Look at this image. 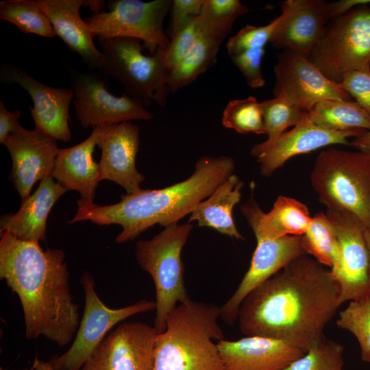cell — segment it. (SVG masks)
I'll use <instances>...</instances> for the list:
<instances>
[{
  "label": "cell",
  "instance_id": "5",
  "mask_svg": "<svg viewBox=\"0 0 370 370\" xmlns=\"http://www.w3.org/2000/svg\"><path fill=\"white\" fill-rule=\"evenodd\" d=\"M312 187L327 212L348 213L370 230V155L329 148L319 153Z\"/></svg>",
  "mask_w": 370,
  "mask_h": 370
},
{
  "label": "cell",
  "instance_id": "7",
  "mask_svg": "<svg viewBox=\"0 0 370 370\" xmlns=\"http://www.w3.org/2000/svg\"><path fill=\"white\" fill-rule=\"evenodd\" d=\"M102 58L97 71L120 84L127 95L145 106H163L170 71L156 52L145 55L142 41L132 38L98 39Z\"/></svg>",
  "mask_w": 370,
  "mask_h": 370
},
{
  "label": "cell",
  "instance_id": "15",
  "mask_svg": "<svg viewBox=\"0 0 370 370\" xmlns=\"http://www.w3.org/2000/svg\"><path fill=\"white\" fill-rule=\"evenodd\" d=\"M57 141L36 129L20 125L3 143L12 162L9 178L22 201L30 195L38 181L51 176L60 149Z\"/></svg>",
  "mask_w": 370,
  "mask_h": 370
},
{
  "label": "cell",
  "instance_id": "38",
  "mask_svg": "<svg viewBox=\"0 0 370 370\" xmlns=\"http://www.w3.org/2000/svg\"><path fill=\"white\" fill-rule=\"evenodd\" d=\"M265 53L264 48L249 49L230 56L233 64L243 75L248 86L258 88L264 86L265 79L261 70V63Z\"/></svg>",
  "mask_w": 370,
  "mask_h": 370
},
{
  "label": "cell",
  "instance_id": "26",
  "mask_svg": "<svg viewBox=\"0 0 370 370\" xmlns=\"http://www.w3.org/2000/svg\"><path fill=\"white\" fill-rule=\"evenodd\" d=\"M243 182L234 173L229 176L191 212L188 223L197 221L200 227H209L236 240H243L232 215L240 201Z\"/></svg>",
  "mask_w": 370,
  "mask_h": 370
},
{
  "label": "cell",
  "instance_id": "24",
  "mask_svg": "<svg viewBox=\"0 0 370 370\" xmlns=\"http://www.w3.org/2000/svg\"><path fill=\"white\" fill-rule=\"evenodd\" d=\"M251 197L241 206V212L256 238L301 236L306 232L312 221L307 206L295 199L279 196L272 209L265 213L254 198V183L251 184Z\"/></svg>",
  "mask_w": 370,
  "mask_h": 370
},
{
  "label": "cell",
  "instance_id": "36",
  "mask_svg": "<svg viewBox=\"0 0 370 370\" xmlns=\"http://www.w3.org/2000/svg\"><path fill=\"white\" fill-rule=\"evenodd\" d=\"M202 32L199 15L175 36L167 49L158 48L156 51L164 67L171 71L193 49Z\"/></svg>",
  "mask_w": 370,
  "mask_h": 370
},
{
  "label": "cell",
  "instance_id": "35",
  "mask_svg": "<svg viewBox=\"0 0 370 370\" xmlns=\"http://www.w3.org/2000/svg\"><path fill=\"white\" fill-rule=\"evenodd\" d=\"M344 346L325 337L285 370H343Z\"/></svg>",
  "mask_w": 370,
  "mask_h": 370
},
{
  "label": "cell",
  "instance_id": "40",
  "mask_svg": "<svg viewBox=\"0 0 370 370\" xmlns=\"http://www.w3.org/2000/svg\"><path fill=\"white\" fill-rule=\"evenodd\" d=\"M204 0H173L171 7V38H173L202 10Z\"/></svg>",
  "mask_w": 370,
  "mask_h": 370
},
{
  "label": "cell",
  "instance_id": "23",
  "mask_svg": "<svg viewBox=\"0 0 370 370\" xmlns=\"http://www.w3.org/2000/svg\"><path fill=\"white\" fill-rule=\"evenodd\" d=\"M49 18L56 36L77 53L90 70H97L101 51L94 45L88 24L80 16L81 7L89 6L86 0H36Z\"/></svg>",
  "mask_w": 370,
  "mask_h": 370
},
{
  "label": "cell",
  "instance_id": "45",
  "mask_svg": "<svg viewBox=\"0 0 370 370\" xmlns=\"http://www.w3.org/2000/svg\"><path fill=\"white\" fill-rule=\"evenodd\" d=\"M0 370H5L4 369H3L2 367L0 368Z\"/></svg>",
  "mask_w": 370,
  "mask_h": 370
},
{
  "label": "cell",
  "instance_id": "6",
  "mask_svg": "<svg viewBox=\"0 0 370 370\" xmlns=\"http://www.w3.org/2000/svg\"><path fill=\"white\" fill-rule=\"evenodd\" d=\"M193 225L173 223L147 241L136 243V259L140 267L151 276L156 291L157 334L165 330L169 314L180 303L189 299L185 287L184 267L181 258Z\"/></svg>",
  "mask_w": 370,
  "mask_h": 370
},
{
  "label": "cell",
  "instance_id": "39",
  "mask_svg": "<svg viewBox=\"0 0 370 370\" xmlns=\"http://www.w3.org/2000/svg\"><path fill=\"white\" fill-rule=\"evenodd\" d=\"M338 86L370 114V67L348 73Z\"/></svg>",
  "mask_w": 370,
  "mask_h": 370
},
{
  "label": "cell",
  "instance_id": "12",
  "mask_svg": "<svg viewBox=\"0 0 370 370\" xmlns=\"http://www.w3.org/2000/svg\"><path fill=\"white\" fill-rule=\"evenodd\" d=\"M335 229L338 259L330 269L339 289V304L370 297V258L365 229L348 213L326 212Z\"/></svg>",
  "mask_w": 370,
  "mask_h": 370
},
{
  "label": "cell",
  "instance_id": "3",
  "mask_svg": "<svg viewBox=\"0 0 370 370\" xmlns=\"http://www.w3.org/2000/svg\"><path fill=\"white\" fill-rule=\"evenodd\" d=\"M187 179L161 189H140L123 195L116 204L99 206L77 201L78 209L69 223L90 221L99 225H120L116 242L132 241L156 224L164 227L178 221L208 197L229 176L235 164L231 157L204 156Z\"/></svg>",
  "mask_w": 370,
  "mask_h": 370
},
{
  "label": "cell",
  "instance_id": "10",
  "mask_svg": "<svg viewBox=\"0 0 370 370\" xmlns=\"http://www.w3.org/2000/svg\"><path fill=\"white\" fill-rule=\"evenodd\" d=\"M80 283L84 293L83 315L69 349L49 360L57 370H79L114 325L133 315L156 309L155 301L147 299L110 308L99 297L90 273L84 272Z\"/></svg>",
  "mask_w": 370,
  "mask_h": 370
},
{
  "label": "cell",
  "instance_id": "27",
  "mask_svg": "<svg viewBox=\"0 0 370 370\" xmlns=\"http://www.w3.org/2000/svg\"><path fill=\"white\" fill-rule=\"evenodd\" d=\"M308 115L315 125L331 131L370 130V114L350 99L322 101Z\"/></svg>",
  "mask_w": 370,
  "mask_h": 370
},
{
  "label": "cell",
  "instance_id": "32",
  "mask_svg": "<svg viewBox=\"0 0 370 370\" xmlns=\"http://www.w3.org/2000/svg\"><path fill=\"white\" fill-rule=\"evenodd\" d=\"M248 12L238 0H204L199 14L202 30L223 41L236 19Z\"/></svg>",
  "mask_w": 370,
  "mask_h": 370
},
{
  "label": "cell",
  "instance_id": "4",
  "mask_svg": "<svg viewBox=\"0 0 370 370\" xmlns=\"http://www.w3.org/2000/svg\"><path fill=\"white\" fill-rule=\"evenodd\" d=\"M220 315L221 306L190 298L177 304L156 336L153 370H223L214 342L224 338Z\"/></svg>",
  "mask_w": 370,
  "mask_h": 370
},
{
  "label": "cell",
  "instance_id": "16",
  "mask_svg": "<svg viewBox=\"0 0 370 370\" xmlns=\"http://www.w3.org/2000/svg\"><path fill=\"white\" fill-rule=\"evenodd\" d=\"M0 79L4 84H18L29 93L34 103L29 109L36 130L56 140H71L69 106L74 97L71 88L49 86L10 65L1 68Z\"/></svg>",
  "mask_w": 370,
  "mask_h": 370
},
{
  "label": "cell",
  "instance_id": "21",
  "mask_svg": "<svg viewBox=\"0 0 370 370\" xmlns=\"http://www.w3.org/2000/svg\"><path fill=\"white\" fill-rule=\"evenodd\" d=\"M223 370H285L306 351L286 341L258 336L217 341Z\"/></svg>",
  "mask_w": 370,
  "mask_h": 370
},
{
  "label": "cell",
  "instance_id": "17",
  "mask_svg": "<svg viewBox=\"0 0 370 370\" xmlns=\"http://www.w3.org/2000/svg\"><path fill=\"white\" fill-rule=\"evenodd\" d=\"M257 245L249 267L233 295L221 306L220 318L227 324L237 321L238 312L247 295L293 260L307 255L301 236L278 238H256Z\"/></svg>",
  "mask_w": 370,
  "mask_h": 370
},
{
  "label": "cell",
  "instance_id": "25",
  "mask_svg": "<svg viewBox=\"0 0 370 370\" xmlns=\"http://www.w3.org/2000/svg\"><path fill=\"white\" fill-rule=\"evenodd\" d=\"M66 191L51 176L44 178L36 190L22 201L16 213L1 217L0 232H8L22 241H45L49 214Z\"/></svg>",
  "mask_w": 370,
  "mask_h": 370
},
{
  "label": "cell",
  "instance_id": "1",
  "mask_svg": "<svg viewBox=\"0 0 370 370\" xmlns=\"http://www.w3.org/2000/svg\"><path fill=\"white\" fill-rule=\"evenodd\" d=\"M338 299L330 269L301 256L247 295L238 312V327L245 336L282 340L307 352L325 337Z\"/></svg>",
  "mask_w": 370,
  "mask_h": 370
},
{
  "label": "cell",
  "instance_id": "31",
  "mask_svg": "<svg viewBox=\"0 0 370 370\" xmlns=\"http://www.w3.org/2000/svg\"><path fill=\"white\" fill-rule=\"evenodd\" d=\"M260 105L267 135L265 141L257 144L261 147L272 145L288 127L296 126L308 114L284 95L261 101Z\"/></svg>",
  "mask_w": 370,
  "mask_h": 370
},
{
  "label": "cell",
  "instance_id": "42",
  "mask_svg": "<svg viewBox=\"0 0 370 370\" xmlns=\"http://www.w3.org/2000/svg\"><path fill=\"white\" fill-rule=\"evenodd\" d=\"M350 145L360 151L370 155V130L365 131L362 134L354 138L350 142Z\"/></svg>",
  "mask_w": 370,
  "mask_h": 370
},
{
  "label": "cell",
  "instance_id": "20",
  "mask_svg": "<svg viewBox=\"0 0 370 370\" xmlns=\"http://www.w3.org/2000/svg\"><path fill=\"white\" fill-rule=\"evenodd\" d=\"M283 19L270 43L308 57L332 18V3L287 0L281 5Z\"/></svg>",
  "mask_w": 370,
  "mask_h": 370
},
{
  "label": "cell",
  "instance_id": "30",
  "mask_svg": "<svg viewBox=\"0 0 370 370\" xmlns=\"http://www.w3.org/2000/svg\"><path fill=\"white\" fill-rule=\"evenodd\" d=\"M0 19L14 24L25 34L46 38L56 36L51 21L36 0L1 1Z\"/></svg>",
  "mask_w": 370,
  "mask_h": 370
},
{
  "label": "cell",
  "instance_id": "9",
  "mask_svg": "<svg viewBox=\"0 0 370 370\" xmlns=\"http://www.w3.org/2000/svg\"><path fill=\"white\" fill-rule=\"evenodd\" d=\"M173 1L116 0L108 3V12H93L85 21L98 39L132 38L145 42L151 53L170 45L164 21Z\"/></svg>",
  "mask_w": 370,
  "mask_h": 370
},
{
  "label": "cell",
  "instance_id": "2",
  "mask_svg": "<svg viewBox=\"0 0 370 370\" xmlns=\"http://www.w3.org/2000/svg\"><path fill=\"white\" fill-rule=\"evenodd\" d=\"M0 278L19 298L27 339L43 336L63 347L74 338L80 321L62 249L1 232Z\"/></svg>",
  "mask_w": 370,
  "mask_h": 370
},
{
  "label": "cell",
  "instance_id": "11",
  "mask_svg": "<svg viewBox=\"0 0 370 370\" xmlns=\"http://www.w3.org/2000/svg\"><path fill=\"white\" fill-rule=\"evenodd\" d=\"M71 75L73 105L84 128L153 119V114L140 100L126 93L122 96L111 94L107 77L99 72L72 71Z\"/></svg>",
  "mask_w": 370,
  "mask_h": 370
},
{
  "label": "cell",
  "instance_id": "34",
  "mask_svg": "<svg viewBox=\"0 0 370 370\" xmlns=\"http://www.w3.org/2000/svg\"><path fill=\"white\" fill-rule=\"evenodd\" d=\"M337 326L353 334L360 349L361 359L370 363V297L349 301L339 312Z\"/></svg>",
  "mask_w": 370,
  "mask_h": 370
},
{
  "label": "cell",
  "instance_id": "37",
  "mask_svg": "<svg viewBox=\"0 0 370 370\" xmlns=\"http://www.w3.org/2000/svg\"><path fill=\"white\" fill-rule=\"evenodd\" d=\"M283 19V14L265 25H247L239 30L227 42L226 48L230 56L247 50L264 48Z\"/></svg>",
  "mask_w": 370,
  "mask_h": 370
},
{
  "label": "cell",
  "instance_id": "44",
  "mask_svg": "<svg viewBox=\"0 0 370 370\" xmlns=\"http://www.w3.org/2000/svg\"><path fill=\"white\" fill-rule=\"evenodd\" d=\"M365 238L368 247L370 258V230L365 231Z\"/></svg>",
  "mask_w": 370,
  "mask_h": 370
},
{
  "label": "cell",
  "instance_id": "41",
  "mask_svg": "<svg viewBox=\"0 0 370 370\" xmlns=\"http://www.w3.org/2000/svg\"><path fill=\"white\" fill-rule=\"evenodd\" d=\"M21 110L9 111L3 101H0V143H3L20 124Z\"/></svg>",
  "mask_w": 370,
  "mask_h": 370
},
{
  "label": "cell",
  "instance_id": "29",
  "mask_svg": "<svg viewBox=\"0 0 370 370\" xmlns=\"http://www.w3.org/2000/svg\"><path fill=\"white\" fill-rule=\"evenodd\" d=\"M306 254L325 267L332 269L338 259V241L335 229L328 215L318 212L312 217L306 232L301 235Z\"/></svg>",
  "mask_w": 370,
  "mask_h": 370
},
{
  "label": "cell",
  "instance_id": "28",
  "mask_svg": "<svg viewBox=\"0 0 370 370\" xmlns=\"http://www.w3.org/2000/svg\"><path fill=\"white\" fill-rule=\"evenodd\" d=\"M223 41L202 30L191 52L169 73V90L175 91L195 81L217 60Z\"/></svg>",
  "mask_w": 370,
  "mask_h": 370
},
{
  "label": "cell",
  "instance_id": "13",
  "mask_svg": "<svg viewBox=\"0 0 370 370\" xmlns=\"http://www.w3.org/2000/svg\"><path fill=\"white\" fill-rule=\"evenodd\" d=\"M157 332L143 322H124L110 332L79 370H153Z\"/></svg>",
  "mask_w": 370,
  "mask_h": 370
},
{
  "label": "cell",
  "instance_id": "19",
  "mask_svg": "<svg viewBox=\"0 0 370 370\" xmlns=\"http://www.w3.org/2000/svg\"><path fill=\"white\" fill-rule=\"evenodd\" d=\"M97 146L101 151L100 181H112L125 188L127 194L139 191L145 177L136 166L140 146L138 127L130 121L107 125Z\"/></svg>",
  "mask_w": 370,
  "mask_h": 370
},
{
  "label": "cell",
  "instance_id": "8",
  "mask_svg": "<svg viewBox=\"0 0 370 370\" xmlns=\"http://www.w3.org/2000/svg\"><path fill=\"white\" fill-rule=\"evenodd\" d=\"M308 58L332 82L370 67V6H357L331 21Z\"/></svg>",
  "mask_w": 370,
  "mask_h": 370
},
{
  "label": "cell",
  "instance_id": "14",
  "mask_svg": "<svg viewBox=\"0 0 370 370\" xmlns=\"http://www.w3.org/2000/svg\"><path fill=\"white\" fill-rule=\"evenodd\" d=\"M274 73V97L284 95L306 112L324 100L349 99L307 57L293 51L286 49L280 55Z\"/></svg>",
  "mask_w": 370,
  "mask_h": 370
},
{
  "label": "cell",
  "instance_id": "22",
  "mask_svg": "<svg viewBox=\"0 0 370 370\" xmlns=\"http://www.w3.org/2000/svg\"><path fill=\"white\" fill-rule=\"evenodd\" d=\"M105 126L94 127L90 136L82 143L60 149L51 177L67 190H77L80 201L92 203L100 182L99 163L93 159L95 147Z\"/></svg>",
  "mask_w": 370,
  "mask_h": 370
},
{
  "label": "cell",
  "instance_id": "43",
  "mask_svg": "<svg viewBox=\"0 0 370 370\" xmlns=\"http://www.w3.org/2000/svg\"><path fill=\"white\" fill-rule=\"evenodd\" d=\"M29 370H57L49 361L40 360L35 356L32 365Z\"/></svg>",
  "mask_w": 370,
  "mask_h": 370
},
{
  "label": "cell",
  "instance_id": "33",
  "mask_svg": "<svg viewBox=\"0 0 370 370\" xmlns=\"http://www.w3.org/2000/svg\"><path fill=\"white\" fill-rule=\"evenodd\" d=\"M221 123L240 134H266L260 102L252 96L230 101L223 112Z\"/></svg>",
  "mask_w": 370,
  "mask_h": 370
},
{
  "label": "cell",
  "instance_id": "18",
  "mask_svg": "<svg viewBox=\"0 0 370 370\" xmlns=\"http://www.w3.org/2000/svg\"><path fill=\"white\" fill-rule=\"evenodd\" d=\"M364 132L325 130L315 125L307 114L300 123L283 133L269 147L255 145L251 149V154L260 164V173L269 177L294 156L331 145H350L349 138L357 137Z\"/></svg>",
  "mask_w": 370,
  "mask_h": 370
}]
</instances>
